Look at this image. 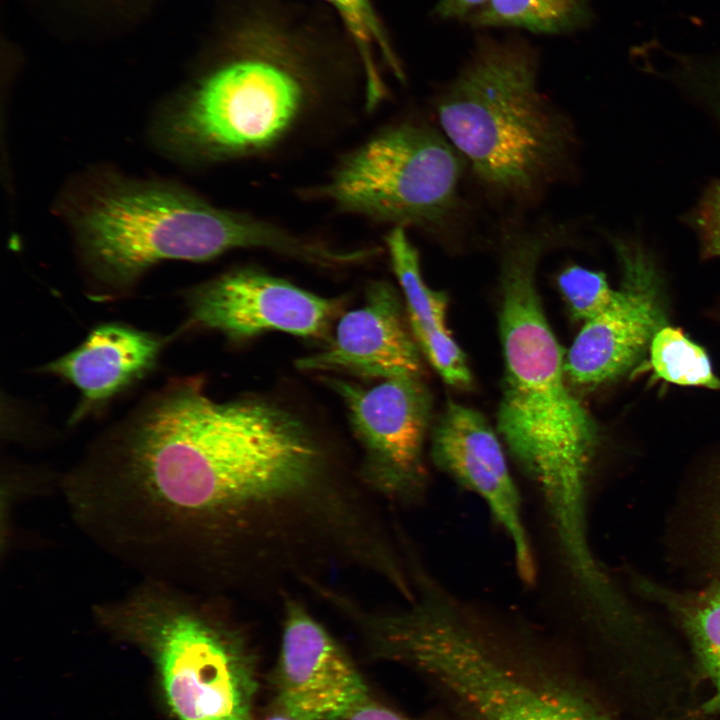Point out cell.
<instances>
[{"label":"cell","mask_w":720,"mask_h":720,"mask_svg":"<svg viewBox=\"0 0 720 720\" xmlns=\"http://www.w3.org/2000/svg\"><path fill=\"white\" fill-rule=\"evenodd\" d=\"M320 457L292 411L257 398L214 401L199 377H185L106 433L86 471L153 533L183 541L212 515L304 486Z\"/></svg>","instance_id":"1"},{"label":"cell","mask_w":720,"mask_h":720,"mask_svg":"<svg viewBox=\"0 0 720 720\" xmlns=\"http://www.w3.org/2000/svg\"><path fill=\"white\" fill-rule=\"evenodd\" d=\"M545 244L536 233L512 234L505 243L500 278L505 371L497 428L539 496L552 540L575 547L590 536L598 432L566 383L562 348L538 294L536 268Z\"/></svg>","instance_id":"2"},{"label":"cell","mask_w":720,"mask_h":720,"mask_svg":"<svg viewBox=\"0 0 720 720\" xmlns=\"http://www.w3.org/2000/svg\"><path fill=\"white\" fill-rule=\"evenodd\" d=\"M73 228L88 271L114 293L164 260L199 262L236 249H262L324 266L332 256L325 241L158 183L108 185L74 214Z\"/></svg>","instance_id":"3"},{"label":"cell","mask_w":720,"mask_h":720,"mask_svg":"<svg viewBox=\"0 0 720 720\" xmlns=\"http://www.w3.org/2000/svg\"><path fill=\"white\" fill-rule=\"evenodd\" d=\"M437 115L486 185L535 192L566 160L570 131L538 88L536 55L519 40H485L440 97Z\"/></svg>","instance_id":"4"},{"label":"cell","mask_w":720,"mask_h":720,"mask_svg":"<svg viewBox=\"0 0 720 720\" xmlns=\"http://www.w3.org/2000/svg\"><path fill=\"white\" fill-rule=\"evenodd\" d=\"M272 24H249L234 56L206 75L165 124L169 144L201 162L255 157L286 141L321 99L314 68Z\"/></svg>","instance_id":"5"},{"label":"cell","mask_w":720,"mask_h":720,"mask_svg":"<svg viewBox=\"0 0 720 720\" xmlns=\"http://www.w3.org/2000/svg\"><path fill=\"white\" fill-rule=\"evenodd\" d=\"M495 616L459 597L432 600L400 628L395 658L439 682L473 720H612L585 695L526 673Z\"/></svg>","instance_id":"6"},{"label":"cell","mask_w":720,"mask_h":720,"mask_svg":"<svg viewBox=\"0 0 720 720\" xmlns=\"http://www.w3.org/2000/svg\"><path fill=\"white\" fill-rule=\"evenodd\" d=\"M97 616L151 657L177 720H253L255 665L234 632L152 587L98 608Z\"/></svg>","instance_id":"7"},{"label":"cell","mask_w":720,"mask_h":720,"mask_svg":"<svg viewBox=\"0 0 720 720\" xmlns=\"http://www.w3.org/2000/svg\"><path fill=\"white\" fill-rule=\"evenodd\" d=\"M460 156L432 128L399 123L344 155L313 194L393 227L438 225L457 204Z\"/></svg>","instance_id":"8"},{"label":"cell","mask_w":720,"mask_h":720,"mask_svg":"<svg viewBox=\"0 0 720 720\" xmlns=\"http://www.w3.org/2000/svg\"><path fill=\"white\" fill-rule=\"evenodd\" d=\"M324 382L346 406L364 449L368 480L399 498L422 495L427 485L423 450L432 401L421 376L392 377L369 389L332 377Z\"/></svg>","instance_id":"9"},{"label":"cell","mask_w":720,"mask_h":720,"mask_svg":"<svg viewBox=\"0 0 720 720\" xmlns=\"http://www.w3.org/2000/svg\"><path fill=\"white\" fill-rule=\"evenodd\" d=\"M622 267L621 287L609 306L586 321L565 358L566 376L595 386L627 372L665 325L662 285L656 265L636 241L614 240Z\"/></svg>","instance_id":"10"},{"label":"cell","mask_w":720,"mask_h":720,"mask_svg":"<svg viewBox=\"0 0 720 720\" xmlns=\"http://www.w3.org/2000/svg\"><path fill=\"white\" fill-rule=\"evenodd\" d=\"M186 328L221 332L242 340L278 330L301 337L324 333L342 306L284 279L252 267H239L185 293Z\"/></svg>","instance_id":"11"},{"label":"cell","mask_w":720,"mask_h":720,"mask_svg":"<svg viewBox=\"0 0 720 720\" xmlns=\"http://www.w3.org/2000/svg\"><path fill=\"white\" fill-rule=\"evenodd\" d=\"M431 458L439 470L482 500L508 538L520 580L535 584L537 560L521 494L499 438L484 416L449 401L433 428Z\"/></svg>","instance_id":"12"},{"label":"cell","mask_w":720,"mask_h":720,"mask_svg":"<svg viewBox=\"0 0 720 720\" xmlns=\"http://www.w3.org/2000/svg\"><path fill=\"white\" fill-rule=\"evenodd\" d=\"M276 690L281 712L294 720H345L370 701L349 657L302 607H287Z\"/></svg>","instance_id":"13"},{"label":"cell","mask_w":720,"mask_h":720,"mask_svg":"<svg viewBox=\"0 0 720 720\" xmlns=\"http://www.w3.org/2000/svg\"><path fill=\"white\" fill-rule=\"evenodd\" d=\"M296 366L366 378L420 375L419 347L405 326L395 289L385 281L372 282L364 305L339 320L331 344L298 359Z\"/></svg>","instance_id":"14"},{"label":"cell","mask_w":720,"mask_h":720,"mask_svg":"<svg viewBox=\"0 0 720 720\" xmlns=\"http://www.w3.org/2000/svg\"><path fill=\"white\" fill-rule=\"evenodd\" d=\"M166 343L167 338L127 324L105 323L40 371L78 390L80 402L71 418L75 423L150 373Z\"/></svg>","instance_id":"15"},{"label":"cell","mask_w":720,"mask_h":720,"mask_svg":"<svg viewBox=\"0 0 720 720\" xmlns=\"http://www.w3.org/2000/svg\"><path fill=\"white\" fill-rule=\"evenodd\" d=\"M386 245L406 298L411 331L419 349L447 384L470 385L471 372L466 357L446 325V295L426 285L418 252L404 227H393L386 237Z\"/></svg>","instance_id":"16"},{"label":"cell","mask_w":720,"mask_h":720,"mask_svg":"<svg viewBox=\"0 0 720 720\" xmlns=\"http://www.w3.org/2000/svg\"><path fill=\"white\" fill-rule=\"evenodd\" d=\"M632 584L643 597L662 608L688 642L697 668L713 693L699 706L700 719L720 720V578L696 589L663 586L640 575Z\"/></svg>","instance_id":"17"},{"label":"cell","mask_w":720,"mask_h":720,"mask_svg":"<svg viewBox=\"0 0 720 720\" xmlns=\"http://www.w3.org/2000/svg\"><path fill=\"white\" fill-rule=\"evenodd\" d=\"M589 0H487L469 17L479 27H518L535 33L559 34L591 20Z\"/></svg>","instance_id":"18"},{"label":"cell","mask_w":720,"mask_h":720,"mask_svg":"<svg viewBox=\"0 0 720 720\" xmlns=\"http://www.w3.org/2000/svg\"><path fill=\"white\" fill-rule=\"evenodd\" d=\"M335 9L360 56L365 76L366 106L373 109L385 96V87L376 65L379 54L394 74L403 72L389 38L370 0H325Z\"/></svg>","instance_id":"19"},{"label":"cell","mask_w":720,"mask_h":720,"mask_svg":"<svg viewBox=\"0 0 720 720\" xmlns=\"http://www.w3.org/2000/svg\"><path fill=\"white\" fill-rule=\"evenodd\" d=\"M648 351L655 377L681 386L720 389L707 353L680 329L661 327Z\"/></svg>","instance_id":"20"},{"label":"cell","mask_w":720,"mask_h":720,"mask_svg":"<svg viewBox=\"0 0 720 720\" xmlns=\"http://www.w3.org/2000/svg\"><path fill=\"white\" fill-rule=\"evenodd\" d=\"M561 292L567 299L574 317L584 322L602 313L612 302V290L604 273L572 265L558 277Z\"/></svg>","instance_id":"21"},{"label":"cell","mask_w":720,"mask_h":720,"mask_svg":"<svg viewBox=\"0 0 720 720\" xmlns=\"http://www.w3.org/2000/svg\"><path fill=\"white\" fill-rule=\"evenodd\" d=\"M688 222L698 236L702 256L720 257V179L705 188Z\"/></svg>","instance_id":"22"},{"label":"cell","mask_w":720,"mask_h":720,"mask_svg":"<svg viewBox=\"0 0 720 720\" xmlns=\"http://www.w3.org/2000/svg\"><path fill=\"white\" fill-rule=\"evenodd\" d=\"M715 496L710 501L706 519V536L709 544L710 552L715 564L718 567L719 574L714 578H720V486L716 490Z\"/></svg>","instance_id":"23"},{"label":"cell","mask_w":720,"mask_h":720,"mask_svg":"<svg viewBox=\"0 0 720 720\" xmlns=\"http://www.w3.org/2000/svg\"><path fill=\"white\" fill-rule=\"evenodd\" d=\"M487 0H439L436 7L438 15L446 19L470 17Z\"/></svg>","instance_id":"24"},{"label":"cell","mask_w":720,"mask_h":720,"mask_svg":"<svg viewBox=\"0 0 720 720\" xmlns=\"http://www.w3.org/2000/svg\"><path fill=\"white\" fill-rule=\"evenodd\" d=\"M345 720H412L387 707L368 701Z\"/></svg>","instance_id":"25"}]
</instances>
